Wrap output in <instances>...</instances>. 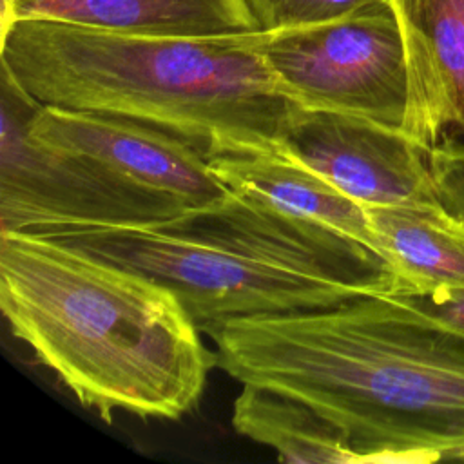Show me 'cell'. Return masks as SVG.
Here are the masks:
<instances>
[{
	"label": "cell",
	"instance_id": "obj_1",
	"mask_svg": "<svg viewBox=\"0 0 464 464\" xmlns=\"http://www.w3.org/2000/svg\"><path fill=\"white\" fill-rule=\"evenodd\" d=\"M201 334L237 382L335 424L359 464L464 459V335L395 294L234 317Z\"/></svg>",
	"mask_w": 464,
	"mask_h": 464
},
{
	"label": "cell",
	"instance_id": "obj_2",
	"mask_svg": "<svg viewBox=\"0 0 464 464\" xmlns=\"http://www.w3.org/2000/svg\"><path fill=\"white\" fill-rule=\"evenodd\" d=\"M0 308L16 339L107 422L179 419L218 366L176 294L47 236L0 230Z\"/></svg>",
	"mask_w": 464,
	"mask_h": 464
},
{
	"label": "cell",
	"instance_id": "obj_3",
	"mask_svg": "<svg viewBox=\"0 0 464 464\" xmlns=\"http://www.w3.org/2000/svg\"><path fill=\"white\" fill-rule=\"evenodd\" d=\"M0 62L42 105L150 123L207 160L276 152L292 103L250 33L152 36L16 20Z\"/></svg>",
	"mask_w": 464,
	"mask_h": 464
},
{
	"label": "cell",
	"instance_id": "obj_4",
	"mask_svg": "<svg viewBox=\"0 0 464 464\" xmlns=\"http://www.w3.org/2000/svg\"><path fill=\"white\" fill-rule=\"evenodd\" d=\"M36 234L167 286L199 330L234 317L324 308L361 295L160 227H62Z\"/></svg>",
	"mask_w": 464,
	"mask_h": 464
},
{
	"label": "cell",
	"instance_id": "obj_5",
	"mask_svg": "<svg viewBox=\"0 0 464 464\" xmlns=\"http://www.w3.org/2000/svg\"><path fill=\"white\" fill-rule=\"evenodd\" d=\"M36 102L0 62V230L156 227L187 210L96 160L34 140Z\"/></svg>",
	"mask_w": 464,
	"mask_h": 464
},
{
	"label": "cell",
	"instance_id": "obj_6",
	"mask_svg": "<svg viewBox=\"0 0 464 464\" xmlns=\"http://www.w3.org/2000/svg\"><path fill=\"white\" fill-rule=\"evenodd\" d=\"M281 92L297 107L401 129L410 80L402 33L388 0L321 24L250 33Z\"/></svg>",
	"mask_w": 464,
	"mask_h": 464
},
{
	"label": "cell",
	"instance_id": "obj_7",
	"mask_svg": "<svg viewBox=\"0 0 464 464\" xmlns=\"http://www.w3.org/2000/svg\"><path fill=\"white\" fill-rule=\"evenodd\" d=\"M156 227L315 279L344 285L361 295L402 290L393 266L373 248L245 192L230 190L208 207L187 208Z\"/></svg>",
	"mask_w": 464,
	"mask_h": 464
},
{
	"label": "cell",
	"instance_id": "obj_8",
	"mask_svg": "<svg viewBox=\"0 0 464 464\" xmlns=\"http://www.w3.org/2000/svg\"><path fill=\"white\" fill-rule=\"evenodd\" d=\"M277 154L366 205H440L428 152L401 129L294 105Z\"/></svg>",
	"mask_w": 464,
	"mask_h": 464
},
{
	"label": "cell",
	"instance_id": "obj_9",
	"mask_svg": "<svg viewBox=\"0 0 464 464\" xmlns=\"http://www.w3.org/2000/svg\"><path fill=\"white\" fill-rule=\"evenodd\" d=\"M27 130L38 141L89 156L120 178L176 198L187 208L208 207L230 192L198 147L150 123L40 103Z\"/></svg>",
	"mask_w": 464,
	"mask_h": 464
},
{
	"label": "cell",
	"instance_id": "obj_10",
	"mask_svg": "<svg viewBox=\"0 0 464 464\" xmlns=\"http://www.w3.org/2000/svg\"><path fill=\"white\" fill-rule=\"evenodd\" d=\"M404 42L410 98L401 130L426 152L464 141V0H388Z\"/></svg>",
	"mask_w": 464,
	"mask_h": 464
},
{
	"label": "cell",
	"instance_id": "obj_11",
	"mask_svg": "<svg viewBox=\"0 0 464 464\" xmlns=\"http://www.w3.org/2000/svg\"><path fill=\"white\" fill-rule=\"evenodd\" d=\"M16 20L152 36H225L259 31L248 0H9Z\"/></svg>",
	"mask_w": 464,
	"mask_h": 464
},
{
	"label": "cell",
	"instance_id": "obj_12",
	"mask_svg": "<svg viewBox=\"0 0 464 464\" xmlns=\"http://www.w3.org/2000/svg\"><path fill=\"white\" fill-rule=\"evenodd\" d=\"M208 167L228 190L317 221L379 254L364 207L312 169L277 152L221 154L208 158Z\"/></svg>",
	"mask_w": 464,
	"mask_h": 464
},
{
	"label": "cell",
	"instance_id": "obj_13",
	"mask_svg": "<svg viewBox=\"0 0 464 464\" xmlns=\"http://www.w3.org/2000/svg\"><path fill=\"white\" fill-rule=\"evenodd\" d=\"M379 254L401 277L397 294L464 288V223L442 205H366Z\"/></svg>",
	"mask_w": 464,
	"mask_h": 464
},
{
	"label": "cell",
	"instance_id": "obj_14",
	"mask_svg": "<svg viewBox=\"0 0 464 464\" xmlns=\"http://www.w3.org/2000/svg\"><path fill=\"white\" fill-rule=\"evenodd\" d=\"M232 424L243 437L276 450L288 464H359L343 431L312 406L254 384L234 401Z\"/></svg>",
	"mask_w": 464,
	"mask_h": 464
},
{
	"label": "cell",
	"instance_id": "obj_15",
	"mask_svg": "<svg viewBox=\"0 0 464 464\" xmlns=\"http://www.w3.org/2000/svg\"><path fill=\"white\" fill-rule=\"evenodd\" d=\"M377 0H248L261 31L299 27L350 14Z\"/></svg>",
	"mask_w": 464,
	"mask_h": 464
},
{
	"label": "cell",
	"instance_id": "obj_16",
	"mask_svg": "<svg viewBox=\"0 0 464 464\" xmlns=\"http://www.w3.org/2000/svg\"><path fill=\"white\" fill-rule=\"evenodd\" d=\"M440 205L464 223V141L442 140L428 150Z\"/></svg>",
	"mask_w": 464,
	"mask_h": 464
},
{
	"label": "cell",
	"instance_id": "obj_17",
	"mask_svg": "<svg viewBox=\"0 0 464 464\" xmlns=\"http://www.w3.org/2000/svg\"><path fill=\"white\" fill-rule=\"evenodd\" d=\"M431 321L464 335V288L440 286L415 294H395Z\"/></svg>",
	"mask_w": 464,
	"mask_h": 464
}]
</instances>
